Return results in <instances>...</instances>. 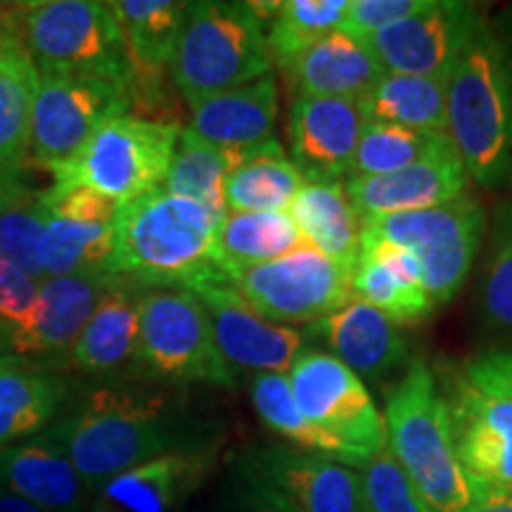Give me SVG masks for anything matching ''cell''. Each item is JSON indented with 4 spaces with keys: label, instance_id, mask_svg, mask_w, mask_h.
<instances>
[{
    "label": "cell",
    "instance_id": "cell-1",
    "mask_svg": "<svg viewBox=\"0 0 512 512\" xmlns=\"http://www.w3.org/2000/svg\"><path fill=\"white\" fill-rule=\"evenodd\" d=\"M93 491L107 479L176 451L209 448L185 403L155 382L126 377L88 387L46 430Z\"/></svg>",
    "mask_w": 512,
    "mask_h": 512
},
{
    "label": "cell",
    "instance_id": "cell-2",
    "mask_svg": "<svg viewBox=\"0 0 512 512\" xmlns=\"http://www.w3.org/2000/svg\"><path fill=\"white\" fill-rule=\"evenodd\" d=\"M448 136L482 188L512 178V24L484 22L448 79Z\"/></svg>",
    "mask_w": 512,
    "mask_h": 512
},
{
    "label": "cell",
    "instance_id": "cell-3",
    "mask_svg": "<svg viewBox=\"0 0 512 512\" xmlns=\"http://www.w3.org/2000/svg\"><path fill=\"white\" fill-rule=\"evenodd\" d=\"M219 219L200 204L155 190L121 204L117 223L114 275L143 287L195 290L228 280L216 264Z\"/></svg>",
    "mask_w": 512,
    "mask_h": 512
},
{
    "label": "cell",
    "instance_id": "cell-4",
    "mask_svg": "<svg viewBox=\"0 0 512 512\" xmlns=\"http://www.w3.org/2000/svg\"><path fill=\"white\" fill-rule=\"evenodd\" d=\"M387 448L432 512H465L472 491L453 444L451 415L425 358H411L384 408Z\"/></svg>",
    "mask_w": 512,
    "mask_h": 512
},
{
    "label": "cell",
    "instance_id": "cell-5",
    "mask_svg": "<svg viewBox=\"0 0 512 512\" xmlns=\"http://www.w3.org/2000/svg\"><path fill=\"white\" fill-rule=\"evenodd\" d=\"M266 24L249 3H188L169 74L185 105L242 88L271 74Z\"/></svg>",
    "mask_w": 512,
    "mask_h": 512
},
{
    "label": "cell",
    "instance_id": "cell-6",
    "mask_svg": "<svg viewBox=\"0 0 512 512\" xmlns=\"http://www.w3.org/2000/svg\"><path fill=\"white\" fill-rule=\"evenodd\" d=\"M444 399L470 489L512 494L510 351H489L453 370Z\"/></svg>",
    "mask_w": 512,
    "mask_h": 512
},
{
    "label": "cell",
    "instance_id": "cell-7",
    "mask_svg": "<svg viewBox=\"0 0 512 512\" xmlns=\"http://www.w3.org/2000/svg\"><path fill=\"white\" fill-rule=\"evenodd\" d=\"M486 233L484 207L460 195L439 207L382 216L363 223V238L408 252L434 306L451 302L470 278Z\"/></svg>",
    "mask_w": 512,
    "mask_h": 512
},
{
    "label": "cell",
    "instance_id": "cell-8",
    "mask_svg": "<svg viewBox=\"0 0 512 512\" xmlns=\"http://www.w3.org/2000/svg\"><path fill=\"white\" fill-rule=\"evenodd\" d=\"M136 375L145 382L233 387L235 373L216 347L209 316L188 290L145 287L140 297Z\"/></svg>",
    "mask_w": 512,
    "mask_h": 512
},
{
    "label": "cell",
    "instance_id": "cell-9",
    "mask_svg": "<svg viewBox=\"0 0 512 512\" xmlns=\"http://www.w3.org/2000/svg\"><path fill=\"white\" fill-rule=\"evenodd\" d=\"M24 48L41 74L88 76L119 86L131 79V60L110 3H31L24 19Z\"/></svg>",
    "mask_w": 512,
    "mask_h": 512
},
{
    "label": "cell",
    "instance_id": "cell-10",
    "mask_svg": "<svg viewBox=\"0 0 512 512\" xmlns=\"http://www.w3.org/2000/svg\"><path fill=\"white\" fill-rule=\"evenodd\" d=\"M183 128L136 117H114L102 124L88 145L53 181L81 183L128 204L164 188L166 171Z\"/></svg>",
    "mask_w": 512,
    "mask_h": 512
},
{
    "label": "cell",
    "instance_id": "cell-11",
    "mask_svg": "<svg viewBox=\"0 0 512 512\" xmlns=\"http://www.w3.org/2000/svg\"><path fill=\"white\" fill-rule=\"evenodd\" d=\"M228 280L259 316L290 328L318 323L354 299L349 268L309 245L283 259L233 271Z\"/></svg>",
    "mask_w": 512,
    "mask_h": 512
},
{
    "label": "cell",
    "instance_id": "cell-12",
    "mask_svg": "<svg viewBox=\"0 0 512 512\" xmlns=\"http://www.w3.org/2000/svg\"><path fill=\"white\" fill-rule=\"evenodd\" d=\"M114 117H128L126 86L88 76L41 74L27 164L55 178Z\"/></svg>",
    "mask_w": 512,
    "mask_h": 512
},
{
    "label": "cell",
    "instance_id": "cell-13",
    "mask_svg": "<svg viewBox=\"0 0 512 512\" xmlns=\"http://www.w3.org/2000/svg\"><path fill=\"white\" fill-rule=\"evenodd\" d=\"M292 396L309 422L370 458L387 446V425L366 382L328 351L306 349L292 363Z\"/></svg>",
    "mask_w": 512,
    "mask_h": 512
},
{
    "label": "cell",
    "instance_id": "cell-14",
    "mask_svg": "<svg viewBox=\"0 0 512 512\" xmlns=\"http://www.w3.org/2000/svg\"><path fill=\"white\" fill-rule=\"evenodd\" d=\"M486 22L475 3L430 0L425 10L363 41L389 74L451 79L453 67Z\"/></svg>",
    "mask_w": 512,
    "mask_h": 512
},
{
    "label": "cell",
    "instance_id": "cell-15",
    "mask_svg": "<svg viewBox=\"0 0 512 512\" xmlns=\"http://www.w3.org/2000/svg\"><path fill=\"white\" fill-rule=\"evenodd\" d=\"M207 311L216 347L233 373H290L292 363L306 351L309 332L278 325L259 316L230 280L204 283L190 290Z\"/></svg>",
    "mask_w": 512,
    "mask_h": 512
},
{
    "label": "cell",
    "instance_id": "cell-16",
    "mask_svg": "<svg viewBox=\"0 0 512 512\" xmlns=\"http://www.w3.org/2000/svg\"><path fill=\"white\" fill-rule=\"evenodd\" d=\"M292 512H363L361 472L290 446L249 448L235 460Z\"/></svg>",
    "mask_w": 512,
    "mask_h": 512
},
{
    "label": "cell",
    "instance_id": "cell-17",
    "mask_svg": "<svg viewBox=\"0 0 512 512\" xmlns=\"http://www.w3.org/2000/svg\"><path fill=\"white\" fill-rule=\"evenodd\" d=\"M470 181L456 143L448 136L437 150L406 169L387 176H349L344 188L366 223L382 216L439 207L465 195Z\"/></svg>",
    "mask_w": 512,
    "mask_h": 512
},
{
    "label": "cell",
    "instance_id": "cell-18",
    "mask_svg": "<svg viewBox=\"0 0 512 512\" xmlns=\"http://www.w3.org/2000/svg\"><path fill=\"white\" fill-rule=\"evenodd\" d=\"M366 124L358 100L294 95L287 138L290 159L304 181L349 178Z\"/></svg>",
    "mask_w": 512,
    "mask_h": 512
},
{
    "label": "cell",
    "instance_id": "cell-19",
    "mask_svg": "<svg viewBox=\"0 0 512 512\" xmlns=\"http://www.w3.org/2000/svg\"><path fill=\"white\" fill-rule=\"evenodd\" d=\"M214 448L176 451L107 479L88 512H181L207 482Z\"/></svg>",
    "mask_w": 512,
    "mask_h": 512
},
{
    "label": "cell",
    "instance_id": "cell-20",
    "mask_svg": "<svg viewBox=\"0 0 512 512\" xmlns=\"http://www.w3.org/2000/svg\"><path fill=\"white\" fill-rule=\"evenodd\" d=\"M332 351L337 361L368 382H380L411 363L408 339L392 318L361 299L306 328Z\"/></svg>",
    "mask_w": 512,
    "mask_h": 512
},
{
    "label": "cell",
    "instance_id": "cell-21",
    "mask_svg": "<svg viewBox=\"0 0 512 512\" xmlns=\"http://www.w3.org/2000/svg\"><path fill=\"white\" fill-rule=\"evenodd\" d=\"M0 486L48 512H88L93 489L48 432L0 448Z\"/></svg>",
    "mask_w": 512,
    "mask_h": 512
},
{
    "label": "cell",
    "instance_id": "cell-22",
    "mask_svg": "<svg viewBox=\"0 0 512 512\" xmlns=\"http://www.w3.org/2000/svg\"><path fill=\"white\" fill-rule=\"evenodd\" d=\"M112 280L114 275L43 278L29 323L22 330H12V351L27 356L72 349Z\"/></svg>",
    "mask_w": 512,
    "mask_h": 512
},
{
    "label": "cell",
    "instance_id": "cell-23",
    "mask_svg": "<svg viewBox=\"0 0 512 512\" xmlns=\"http://www.w3.org/2000/svg\"><path fill=\"white\" fill-rule=\"evenodd\" d=\"M145 287L136 280L114 275L110 290L69 349L72 366L98 380H119L128 368H136L140 337V297Z\"/></svg>",
    "mask_w": 512,
    "mask_h": 512
},
{
    "label": "cell",
    "instance_id": "cell-24",
    "mask_svg": "<svg viewBox=\"0 0 512 512\" xmlns=\"http://www.w3.org/2000/svg\"><path fill=\"white\" fill-rule=\"evenodd\" d=\"M72 399V384L53 368L0 356V448L46 432Z\"/></svg>",
    "mask_w": 512,
    "mask_h": 512
},
{
    "label": "cell",
    "instance_id": "cell-25",
    "mask_svg": "<svg viewBox=\"0 0 512 512\" xmlns=\"http://www.w3.org/2000/svg\"><path fill=\"white\" fill-rule=\"evenodd\" d=\"M278 107V81L273 74H266L247 86L190 105L185 128L221 150H249L275 138Z\"/></svg>",
    "mask_w": 512,
    "mask_h": 512
},
{
    "label": "cell",
    "instance_id": "cell-26",
    "mask_svg": "<svg viewBox=\"0 0 512 512\" xmlns=\"http://www.w3.org/2000/svg\"><path fill=\"white\" fill-rule=\"evenodd\" d=\"M285 74L294 95L358 100L387 72L366 43L335 31L299 55Z\"/></svg>",
    "mask_w": 512,
    "mask_h": 512
},
{
    "label": "cell",
    "instance_id": "cell-27",
    "mask_svg": "<svg viewBox=\"0 0 512 512\" xmlns=\"http://www.w3.org/2000/svg\"><path fill=\"white\" fill-rule=\"evenodd\" d=\"M351 294L380 309L396 325H415L434 311L408 252L373 238H363L361 259L351 273Z\"/></svg>",
    "mask_w": 512,
    "mask_h": 512
},
{
    "label": "cell",
    "instance_id": "cell-28",
    "mask_svg": "<svg viewBox=\"0 0 512 512\" xmlns=\"http://www.w3.org/2000/svg\"><path fill=\"white\" fill-rule=\"evenodd\" d=\"M290 216L306 245L354 273L361 259L363 221L342 181H306Z\"/></svg>",
    "mask_w": 512,
    "mask_h": 512
},
{
    "label": "cell",
    "instance_id": "cell-29",
    "mask_svg": "<svg viewBox=\"0 0 512 512\" xmlns=\"http://www.w3.org/2000/svg\"><path fill=\"white\" fill-rule=\"evenodd\" d=\"M228 152L233 157L226 178L228 211H290L306 181L278 140Z\"/></svg>",
    "mask_w": 512,
    "mask_h": 512
},
{
    "label": "cell",
    "instance_id": "cell-30",
    "mask_svg": "<svg viewBox=\"0 0 512 512\" xmlns=\"http://www.w3.org/2000/svg\"><path fill=\"white\" fill-rule=\"evenodd\" d=\"M358 105L370 124L448 133V79L387 72Z\"/></svg>",
    "mask_w": 512,
    "mask_h": 512
},
{
    "label": "cell",
    "instance_id": "cell-31",
    "mask_svg": "<svg viewBox=\"0 0 512 512\" xmlns=\"http://www.w3.org/2000/svg\"><path fill=\"white\" fill-rule=\"evenodd\" d=\"M304 245L290 211H228L216 230V264L228 278L240 268L283 259Z\"/></svg>",
    "mask_w": 512,
    "mask_h": 512
},
{
    "label": "cell",
    "instance_id": "cell-32",
    "mask_svg": "<svg viewBox=\"0 0 512 512\" xmlns=\"http://www.w3.org/2000/svg\"><path fill=\"white\" fill-rule=\"evenodd\" d=\"M124 36L133 72H169L188 3L176 0H117L110 3Z\"/></svg>",
    "mask_w": 512,
    "mask_h": 512
},
{
    "label": "cell",
    "instance_id": "cell-33",
    "mask_svg": "<svg viewBox=\"0 0 512 512\" xmlns=\"http://www.w3.org/2000/svg\"><path fill=\"white\" fill-rule=\"evenodd\" d=\"M249 396H252L254 411L268 430L280 434L290 441L299 451L318 453V456L339 460L349 467H363L368 458L356 453L354 448L332 437L325 430L313 425L299 411L297 401L292 396L290 380L285 373H259L249 384Z\"/></svg>",
    "mask_w": 512,
    "mask_h": 512
},
{
    "label": "cell",
    "instance_id": "cell-34",
    "mask_svg": "<svg viewBox=\"0 0 512 512\" xmlns=\"http://www.w3.org/2000/svg\"><path fill=\"white\" fill-rule=\"evenodd\" d=\"M117 230L114 226H88L50 214L36 247L43 278L64 275H114Z\"/></svg>",
    "mask_w": 512,
    "mask_h": 512
},
{
    "label": "cell",
    "instance_id": "cell-35",
    "mask_svg": "<svg viewBox=\"0 0 512 512\" xmlns=\"http://www.w3.org/2000/svg\"><path fill=\"white\" fill-rule=\"evenodd\" d=\"M233 169L228 150L207 143L183 128L176 140L174 157L166 171L164 188L169 195L200 204L211 216L223 221L226 207V178Z\"/></svg>",
    "mask_w": 512,
    "mask_h": 512
},
{
    "label": "cell",
    "instance_id": "cell-36",
    "mask_svg": "<svg viewBox=\"0 0 512 512\" xmlns=\"http://www.w3.org/2000/svg\"><path fill=\"white\" fill-rule=\"evenodd\" d=\"M41 72L29 53L0 57V176H22Z\"/></svg>",
    "mask_w": 512,
    "mask_h": 512
},
{
    "label": "cell",
    "instance_id": "cell-37",
    "mask_svg": "<svg viewBox=\"0 0 512 512\" xmlns=\"http://www.w3.org/2000/svg\"><path fill=\"white\" fill-rule=\"evenodd\" d=\"M50 209L43 192L31 188L22 176H0V256L43 280L36 247L48 226Z\"/></svg>",
    "mask_w": 512,
    "mask_h": 512
},
{
    "label": "cell",
    "instance_id": "cell-38",
    "mask_svg": "<svg viewBox=\"0 0 512 512\" xmlns=\"http://www.w3.org/2000/svg\"><path fill=\"white\" fill-rule=\"evenodd\" d=\"M347 10L349 0H283L266 31L271 60L285 72L299 55L342 29Z\"/></svg>",
    "mask_w": 512,
    "mask_h": 512
},
{
    "label": "cell",
    "instance_id": "cell-39",
    "mask_svg": "<svg viewBox=\"0 0 512 512\" xmlns=\"http://www.w3.org/2000/svg\"><path fill=\"white\" fill-rule=\"evenodd\" d=\"M446 138L448 133L415 131V128L370 124L368 121L361 140H358L349 176L394 174V171L406 169V166L430 155Z\"/></svg>",
    "mask_w": 512,
    "mask_h": 512
},
{
    "label": "cell",
    "instance_id": "cell-40",
    "mask_svg": "<svg viewBox=\"0 0 512 512\" xmlns=\"http://www.w3.org/2000/svg\"><path fill=\"white\" fill-rule=\"evenodd\" d=\"M477 306L486 325L512 330V202H503L494 211Z\"/></svg>",
    "mask_w": 512,
    "mask_h": 512
},
{
    "label": "cell",
    "instance_id": "cell-41",
    "mask_svg": "<svg viewBox=\"0 0 512 512\" xmlns=\"http://www.w3.org/2000/svg\"><path fill=\"white\" fill-rule=\"evenodd\" d=\"M363 512H432L387 446L361 467Z\"/></svg>",
    "mask_w": 512,
    "mask_h": 512
},
{
    "label": "cell",
    "instance_id": "cell-42",
    "mask_svg": "<svg viewBox=\"0 0 512 512\" xmlns=\"http://www.w3.org/2000/svg\"><path fill=\"white\" fill-rule=\"evenodd\" d=\"M43 202L50 214L88 226H114L121 204L81 183L53 181L43 190Z\"/></svg>",
    "mask_w": 512,
    "mask_h": 512
},
{
    "label": "cell",
    "instance_id": "cell-43",
    "mask_svg": "<svg viewBox=\"0 0 512 512\" xmlns=\"http://www.w3.org/2000/svg\"><path fill=\"white\" fill-rule=\"evenodd\" d=\"M430 0H349L347 17H344L342 34L356 41H368L401 19L425 10Z\"/></svg>",
    "mask_w": 512,
    "mask_h": 512
},
{
    "label": "cell",
    "instance_id": "cell-44",
    "mask_svg": "<svg viewBox=\"0 0 512 512\" xmlns=\"http://www.w3.org/2000/svg\"><path fill=\"white\" fill-rule=\"evenodd\" d=\"M214 512H292L287 503L275 491L268 489L245 467L233 463L228 482L223 484L219 498H216Z\"/></svg>",
    "mask_w": 512,
    "mask_h": 512
},
{
    "label": "cell",
    "instance_id": "cell-45",
    "mask_svg": "<svg viewBox=\"0 0 512 512\" xmlns=\"http://www.w3.org/2000/svg\"><path fill=\"white\" fill-rule=\"evenodd\" d=\"M41 280L0 256V320L12 330H22L34 313Z\"/></svg>",
    "mask_w": 512,
    "mask_h": 512
},
{
    "label": "cell",
    "instance_id": "cell-46",
    "mask_svg": "<svg viewBox=\"0 0 512 512\" xmlns=\"http://www.w3.org/2000/svg\"><path fill=\"white\" fill-rule=\"evenodd\" d=\"M31 3H0V57L27 53L24 48V19Z\"/></svg>",
    "mask_w": 512,
    "mask_h": 512
},
{
    "label": "cell",
    "instance_id": "cell-47",
    "mask_svg": "<svg viewBox=\"0 0 512 512\" xmlns=\"http://www.w3.org/2000/svg\"><path fill=\"white\" fill-rule=\"evenodd\" d=\"M472 503L465 512H512V494L494 489H470Z\"/></svg>",
    "mask_w": 512,
    "mask_h": 512
},
{
    "label": "cell",
    "instance_id": "cell-48",
    "mask_svg": "<svg viewBox=\"0 0 512 512\" xmlns=\"http://www.w3.org/2000/svg\"><path fill=\"white\" fill-rule=\"evenodd\" d=\"M0 512H48V510L38 508V505L24 501L22 496L12 494V491L5 489V486H0Z\"/></svg>",
    "mask_w": 512,
    "mask_h": 512
},
{
    "label": "cell",
    "instance_id": "cell-49",
    "mask_svg": "<svg viewBox=\"0 0 512 512\" xmlns=\"http://www.w3.org/2000/svg\"><path fill=\"white\" fill-rule=\"evenodd\" d=\"M8 349L12 351V328L5 320H0V354Z\"/></svg>",
    "mask_w": 512,
    "mask_h": 512
},
{
    "label": "cell",
    "instance_id": "cell-50",
    "mask_svg": "<svg viewBox=\"0 0 512 512\" xmlns=\"http://www.w3.org/2000/svg\"><path fill=\"white\" fill-rule=\"evenodd\" d=\"M510 361H512V351H510Z\"/></svg>",
    "mask_w": 512,
    "mask_h": 512
}]
</instances>
